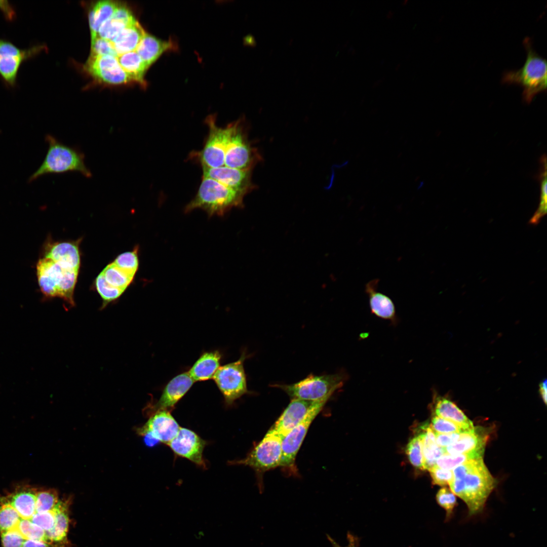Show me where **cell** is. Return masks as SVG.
<instances>
[{
  "mask_svg": "<svg viewBox=\"0 0 547 547\" xmlns=\"http://www.w3.org/2000/svg\"><path fill=\"white\" fill-rule=\"evenodd\" d=\"M22 547H54L51 544L42 540L25 539Z\"/></svg>",
  "mask_w": 547,
  "mask_h": 547,
  "instance_id": "cell-49",
  "label": "cell"
},
{
  "mask_svg": "<svg viewBox=\"0 0 547 547\" xmlns=\"http://www.w3.org/2000/svg\"><path fill=\"white\" fill-rule=\"evenodd\" d=\"M0 532H5L16 528L21 517L10 504L0 502Z\"/></svg>",
  "mask_w": 547,
  "mask_h": 547,
  "instance_id": "cell-36",
  "label": "cell"
},
{
  "mask_svg": "<svg viewBox=\"0 0 547 547\" xmlns=\"http://www.w3.org/2000/svg\"><path fill=\"white\" fill-rule=\"evenodd\" d=\"M430 426L434 432L439 434L463 432L462 429L454 422L434 414Z\"/></svg>",
  "mask_w": 547,
  "mask_h": 547,
  "instance_id": "cell-43",
  "label": "cell"
},
{
  "mask_svg": "<svg viewBox=\"0 0 547 547\" xmlns=\"http://www.w3.org/2000/svg\"><path fill=\"white\" fill-rule=\"evenodd\" d=\"M68 501H60L53 511L55 524L53 528L46 532L48 542L54 547H64L68 543L67 535L69 525Z\"/></svg>",
  "mask_w": 547,
  "mask_h": 547,
  "instance_id": "cell-25",
  "label": "cell"
},
{
  "mask_svg": "<svg viewBox=\"0 0 547 547\" xmlns=\"http://www.w3.org/2000/svg\"><path fill=\"white\" fill-rule=\"evenodd\" d=\"M418 432L417 435L422 441L425 470H429L436 465L438 459L445 454L444 449L437 445L435 433L429 424L422 425Z\"/></svg>",
  "mask_w": 547,
  "mask_h": 547,
  "instance_id": "cell-29",
  "label": "cell"
},
{
  "mask_svg": "<svg viewBox=\"0 0 547 547\" xmlns=\"http://www.w3.org/2000/svg\"><path fill=\"white\" fill-rule=\"evenodd\" d=\"M245 196L213 179L203 177L194 197L185 207L184 212L200 209L209 217L222 216L233 208H243Z\"/></svg>",
  "mask_w": 547,
  "mask_h": 547,
  "instance_id": "cell-3",
  "label": "cell"
},
{
  "mask_svg": "<svg viewBox=\"0 0 547 547\" xmlns=\"http://www.w3.org/2000/svg\"><path fill=\"white\" fill-rule=\"evenodd\" d=\"M540 168L538 178L540 182V202L536 212L530 219L531 224L536 225L541 219L546 214L547 193H546V155L541 156L539 160Z\"/></svg>",
  "mask_w": 547,
  "mask_h": 547,
  "instance_id": "cell-32",
  "label": "cell"
},
{
  "mask_svg": "<svg viewBox=\"0 0 547 547\" xmlns=\"http://www.w3.org/2000/svg\"><path fill=\"white\" fill-rule=\"evenodd\" d=\"M407 3H408V0H404V1H403V2H402V5H403V6H405V5H407Z\"/></svg>",
  "mask_w": 547,
  "mask_h": 547,
  "instance_id": "cell-55",
  "label": "cell"
},
{
  "mask_svg": "<svg viewBox=\"0 0 547 547\" xmlns=\"http://www.w3.org/2000/svg\"><path fill=\"white\" fill-rule=\"evenodd\" d=\"M95 285L97 292L103 300L102 308L109 302L118 299L124 291L108 284L100 273L96 278Z\"/></svg>",
  "mask_w": 547,
  "mask_h": 547,
  "instance_id": "cell-37",
  "label": "cell"
},
{
  "mask_svg": "<svg viewBox=\"0 0 547 547\" xmlns=\"http://www.w3.org/2000/svg\"><path fill=\"white\" fill-rule=\"evenodd\" d=\"M176 48L172 41H162L146 33L135 51L149 68L164 53Z\"/></svg>",
  "mask_w": 547,
  "mask_h": 547,
  "instance_id": "cell-24",
  "label": "cell"
},
{
  "mask_svg": "<svg viewBox=\"0 0 547 547\" xmlns=\"http://www.w3.org/2000/svg\"><path fill=\"white\" fill-rule=\"evenodd\" d=\"M483 458V456L476 453L448 454L445 453L436 461L438 467L451 470L457 466L471 459Z\"/></svg>",
  "mask_w": 547,
  "mask_h": 547,
  "instance_id": "cell-38",
  "label": "cell"
},
{
  "mask_svg": "<svg viewBox=\"0 0 547 547\" xmlns=\"http://www.w3.org/2000/svg\"><path fill=\"white\" fill-rule=\"evenodd\" d=\"M188 372L173 377L164 387L159 399L152 406L153 413L159 410L171 411L194 383Z\"/></svg>",
  "mask_w": 547,
  "mask_h": 547,
  "instance_id": "cell-17",
  "label": "cell"
},
{
  "mask_svg": "<svg viewBox=\"0 0 547 547\" xmlns=\"http://www.w3.org/2000/svg\"><path fill=\"white\" fill-rule=\"evenodd\" d=\"M327 399L315 401L303 419L282 439L280 466L289 474H296L295 459L310 425L322 410Z\"/></svg>",
  "mask_w": 547,
  "mask_h": 547,
  "instance_id": "cell-10",
  "label": "cell"
},
{
  "mask_svg": "<svg viewBox=\"0 0 547 547\" xmlns=\"http://www.w3.org/2000/svg\"><path fill=\"white\" fill-rule=\"evenodd\" d=\"M85 68L95 79L106 84L120 85L132 82L117 58L112 56L90 55Z\"/></svg>",
  "mask_w": 547,
  "mask_h": 547,
  "instance_id": "cell-13",
  "label": "cell"
},
{
  "mask_svg": "<svg viewBox=\"0 0 547 547\" xmlns=\"http://www.w3.org/2000/svg\"><path fill=\"white\" fill-rule=\"evenodd\" d=\"M428 471L434 485L445 486L452 481L453 475L451 470L443 469L436 465Z\"/></svg>",
  "mask_w": 547,
  "mask_h": 547,
  "instance_id": "cell-44",
  "label": "cell"
},
{
  "mask_svg": "<svg viewBox=\"0 0 547 547\" xmlns=\"http://www.w3.org/2000/svg\"><path fill=\"white\" fill-rule=\"evenodd\" d=\"M137 253L138 249L136 248L132 251L122 253L115 259L113 263L119 268L134 278L139 266Z\"/></svg>",
  "mask_w": 547,
  "mask_h": 547,
  "instance_id": "cell-39",
  "label": "cell"
},
{
  "mask_svg": "<svg viewBox=\"0 0 547 547\" xmlns=\"http://www.w3.org/2000/svg\"><path fill=\"white\" fill-rule=\"evenodd\" d=\"M329 540H330V541L331 543H332V545H333V547H341V546H340L339 545H338V544H337V543H336V542H335V541H334V540L333 539H332V538H331V537H329ZM346 547H354V546H346Z\"/></svg>",
  "mask_w": 547,
  "mask_h": 547,
  "instance_id": "cell-52",
  "label": "cell"
},
{
  "mask_svg": "<svg viewBox=\"0 0 547 547\" xmlns=\"http://www.w3.org/2000/svg\"><path fill=\"white\" fill-rule=\"evenodd\" d=\"M394 14H395V13H394V11H393L392 10H390L386 14V18L387 19H391L392 18H393L394 17Z\"/></svg>",
  "mask_w": 547,
  "mask_h": 547,
  "instance_id": "cell-53",
  "label": "cell"
},
{
  "mask_svg": "<svg viewBox=\"0 0 547 547\" xmlns=\"http://www.w3.org/2000/svg\"><path fill=\"white\" fill-rule=\"evenodd\" d=\"M401 66V64L400 63H399V64H397L396 65L395 67V70L396 71H398L400 69Z\"/></svg>",
  "mask_w": 547,
  "mask_h": 547,
  "instance_id": "cell-54",
  "label": "cell"
},
{
  "mask_svg": "<svg viewBox=\"0 0 547 547\" xmlns=\"http://www.w3.org/2000/svg\"><path fill=\"white\" fill-rule=\"evenodd\" d=\"M180 428L171 411L163 410L154 412L138 431L142 436L151 437L168 445L176 437Z\"/></svg>",
  "mask_w": 547,
  "mask_h": 547,
  "instance_id": "cell-16",
  "label": "cell"
},
{
  "mask_svg": "<svg viewBox=\"0 0 547 547\" xmlns=\"http://www.w3.org/2000/svg\"><path fill=\"white\" fill-rule=\"evenodd\" d=\"M78 272L63 268L46 257L37 264L38 281L43 293L48 297H61L71 306L74 305L73 292Z\"/></svg>",
  "mask_w": 547,
  "mask_h": 547,
  "instance_id": "cell-5",
  "label": "cell"
},
{
  "mask_svg": "<svg viewBox=\"0 0 547 547\" xmlns=\"http://www.w3.org/2000/svg\"><path fill=\"white\" fill-rule=\"evenodd\" d=\"M60 500L56 490L48 489L37 490L35 512L44 513L53 511Z\"/></svg>",
  "mask_w": 547,
  "mask_h": 547,
  "instance_id": "cell-34",
  "label": "cell"
},
{
  "mask_svg": "<svg viewBox=\"0 0 547 547\" xmlns=\"http://www.w3.org/2000/svg\"><path fill=\"white\" fill-rule=\"evenodd\" d=\"M146 33L139 22L135 20L119 32L110 42L112 43L119 56L135 51Z\"/></svg>",
  "mask_w": 547,
  "mask_h": 547,
  "instance_id": "cell-28",
  "label": "cell"
},
{
  "mask_svg": "<svg viewBox=\"0 0 547 547\" xmlns=\"http://www.w3.org/2000/svg\"><path fill=\"white\" fill-rule=\"evenodd\" d=\"M48 149L42 165L29 177V182L49 174H60L76 172L87 178L92 173L85 162V155L80 150L66 145L54 136L48 134L45 137Z\"/></svg>",
  "mask_w": 547,
  "mask_h": 547,
  "instance_id": "cell-4",
  "label": "cell"
},
{
  "mask_svg": "<svg viewBox=\"0 0 547 547\" xmlns=\"http://www.w3.org/2000/svg\"><path fill=\"white\" fill-rule=\"evenodd\" d=\"M452 472L453 478L449 484L450 490L466 503L470 515L482 511L496 484L483 458L468 460L455 467Z\"/></svg>",
  "mask_w": 547,
  "mask_h": 547,
  "instance_id": "cell-1",
  "label": "cell"
},
{
  "mask_svg": "<svg viewBox=\"0 0 547 547\" xmlns=\"http://www.w3.org/2000/svg\"><path fill=\"white\" fill-rule=\"evenodd\" d=\"M539 392L543 402L546 404L547 393V381L546 379H544L540 382L539 384Z\"/></svg>",
  "mask_w": 547,
  "mask_h": 547,
  "instance_id": "cell-50",
  "label": "cell"
},
{
  "mask_svg": "<svg viewBox=\"0 0 547 547\" xmlns=\"http://www.w3.org/2000/svg\"><path fill=\"white\" fill-rule=\"evenodd\" d=\"M346 377L344 373L322 375L310 374L293 384H275L272 386L284 390L291 399L317 401L329 400L337 389L342 386Z\"/></svg>",
  "mask_w": 547,
  "mask_h": 547,
  "instance_id": "cell-6",
  "label": "cell"
},
{
  "mask_svg": "<svg viewBox=\"0 0 547 547\" xmlns=\"http://www.w3.org/2000/svg\"><path fill=\"white\" fill-rule=\"evenodd\" d=\"M523 44L527 54L524 65L519 69L504 71L501 81L522 87L523 100L529 104L537 94L546 91L547 64L546 59L533 49L529 37H525Z\"/></svg>",
  "mask_w": 547,
  "mask_h": 547,
  "instance_id": "cell-2",
  "label": "cell"
},
{
  "mask_svg": "<svg viewBox=\"0 0 547 547\" xmlns=\"http://www.w3.org/2000/svg\"><path fill=\"white\" fill-rule=\"evenodd\" d=\"M119 4L112 1H103L93 6L89 14L91 38L97 36L101 25L111 17Z\"/></svg>",
  "mask_w": 547,
  "mask_h": 547,
  "instance_id": "cell-31",
  "label": "cell"
},
{
  "mask_svg": "<svg viewBox=\"0 0 547 547\" xmlns=\"http://www.w3.org/2000/svg\"><path fill=\"white\" fill-rule=\"evenodd\" d=\"M16 528L25 539L42 540L48 542L46 532L29 519H21Z\"/></svg>",
  "mask_w": 547,
  "mask_h": 547,
  "instance_id": "cell-40",
  "label": "cell"
},
{
  "mask_svg": "<svg viewBox=\"0 0 547 547\" xmlns=\"http://www.w3.org/2000/svg\"><path fill=\"white\" fill-rule=\"evenodd\" d=\"M229 124L230 130L224 166L240 170H252L262 160V157L249 139L245 121L242 118Z\"/></svg>",
  "mask_w": 547,
  "mask_h": 547,
  "instance_id": "cell-7",
  "label": "cell"
},
{
  "mask_svg": "<svg viewBox=\"0 0 547 547\" xmlns=\"http://www.w3.org/2000/svg\"><path fill=\"white\" fill-rule=\"evenodd\" d=\"M488 437V429L482 426H474L471 429L461 432L456 442L444 448L445 453H476L483 456Z\"/></svg>",
  "mask_w": 547,
  "mask_h": 547,
  "instance_id": "cell-18",
  "label": "cell"
},
{
  "mask_svg": "<svg viewBox=\"0 0 547 547\" xmlns=\"http://www.w3.org/2000/svg\"><path fill=\"white\" fill-rule=\"evenodd\" d=\"M25 540L16 528L1 533L2 547H22Z\"/></svg>",
  "mask_w": 547,
  "mask_h": 547,
  "instance_id": "cell-46",
  "label": "cell"
},
{
  "mask_svg": "<svg viewBox=\"0 0 547 547\" xmlns=\"http://www.w3.org/2000/svg\"><path fill=\"white\" fill-rule=\"evenodd\" d=\"M209 129L208 135L203 148L191 154L202 167L217 168L224 165L225 153L228 143L230 127H219L216 117L210 115L205 121Z\"/></svg>",
  "mask_w": 547,
  "mask_h": 547,
  "instance_id": "cell-9",
  "label": "cell"
},
{
  "mask_svg": "<svg viewBox=\"0 0 547 547\" xmlns=\"http://www.w3.org/2000/svg\"><path fill=\"white\" fill-rule=\"evenodd\" d=\"M246 357L243 352L237 361L220 366L213 378L227 406L248 393L244 368Z\"/></svg>",
  "mask_w": 547,
  "mask_h": 547,
  "instance_id": "cell-11",
  "label": "cell"
},
{
  "mask_svg": "<svg viewBox=\"0 0 547 547\" xmlns=\"http://www.w3.org/2000/svg\"><path fill=\"white\" fill-rule=\"evenodd\" d=\"M406 453L411 464L415 468L425 470L420 437L416 435L412 438L406 448Z\"/></svg>",
  "mask_w": 547,
  "mask_h": 547,
  "instance_id": "cell-35",
  "label": "cell"
},
{
  "mask_svg": "<svg viewBox=\"0 0 547 547\" xmlns=\"http://www.w3.org/2000/svg\"><path fill=\"white\" fill-rule=\"evenodd\" d=\"M433 414L450 420L458 425L463 431L472 429L473 422L449 398L434 393L432 404Z\"/></svg>",
  "mask_w": 547,
  "mask_h": 547,
  "instance_id": "cell-21",
  "label": "cell"
},
{
  "mask_svg": "<svg viewBox=\"0 0 547 547\" xmlns=\"http://www.w3.org/2000/svg\"><path fill=\"white\" fill-rule=\"evenodd\" d=\"M32 523L38 526L46 532L51 530L55 524V514L53 511L36 513L29 519Z\"/></svg>",
  "mask_w": 547,
  "mask_h": 547,
  "instance_id": "cell-45",
  "label": "cell"
},
{
  "mask_svg": "<svg viewBox=\"0 0 547 547\" xmlns=\"http://www.w3.org/2000/svg\"><path fill=\"white\" fill-rule=\"evenodd\" d=\"M221 355L218 350L205 352L188 371L195 381H202L212 379L220 367Z\"/></svg>",
  "mask_w": 547,
  "mask_h": 547,
  "instance_id": "cell-26",
  "label": "cell"
},
{
  "mask_svg": "<svg viewBox=\"0 0 547 547\" xmlns=\"http://www.w3.org/2000/svg\"><path fill=\"white\" fill-rule=\"evenodd\" d=\"M460 433L461 432L448 434H439L435 433L437 444L439 446L442 448H445L451 445L458 440L460 437Z\"/></svg>",
  "mask_w": 547,
  "mask_h": 547,
  "instance_id": "cell-47",
  "label": "cell"
},
{
  "mask_svg": "<svg viewBox=\"0 0 547 547\" xmlns=\"http://www.w3.org/2000/svg\"><path fill=\"white\" fill-rule=\"evenodd\" d=\"M101 273L108 284L124 291L134 279L113 262L107 265Z\"/></svg>",
  "mask_w": 547,
  "mask_h": 547,
  "instance_id": "cell-33",
  "label": "cell"
},
{
  "mask_svg": "<svg viewBox=\"0 0 547 547\" xmlns=\"http://www.w3.org/2000/svg\"><path fill=\"white\" fill-rule=\"evenodd\" d=\"M378 279L371 280L365 285L372 314L382 319L395 322L397 320L396 307L392 299L378 291Z\"/></svg>",
  "mask_w": 547,
  "mask_h": 547,
  "instance_id": "cell-20",
  "label": "cell"
},
{
  "mask_svg": "<svg viewBox=\"0 0 547 547\" xmlns=\"http://www.w3.org/2000/svg\"><path fill=\"white\" fill-rule=\"evenodd\" d=\"M0 10L8 20L12 21L16 18V11L8 1H0Z\"/></svg>",
  "mask_w": 547,
  "mask_h": 547,
  "instance_id": "cell-48",
  "label": "cell"
},
{
  "mask_svg": "<svg viewBox=\"0 0 547 547\" xmlns=\"http://www.w3.org/2000/svg\"><path fill=\"white\" fill-rule=\"evenodd\" d=\"M117 59L132 82L145 85L144 76L148 68L135 51L121 55Z\"/></svg>",
  "mask_w": 547,
  "mask_h": 547,
  "instance_id": "cell-30",
  "label": "cell"
},
{
  "mask_svg": "<svg viewBox=\"0 0 547 547\" xmlns=\"http://www.w3.org/2000/svg\"><path fill=\"white\" fill-rule=\"evenodd\" d=\"M206 441L191 429L180 427L176 437L168 445L180 457L186 458L198 466L206 469L203 451Z\"/></svg>",
  "mask_w": 547,
  "mask_h": 547,
  "instance_id": "cell-14",
  "label": "cell"
},
{
  "mask_svg": "<svg viewBox=\"0 0 547 547\" xmlns=\"http://www.w3.org/2000/svg\"><path fill=\"white\" fill-rule=\"evenodd\" d=\"M436 500L438 504L446 511V519L450 518L457 505L455 494L450 489L444 487L437 492Z\"/></svg>",
  "mask_w": 547,
  "mask_h": 547,
  "instance_id": "cell-41",
  "label": "cell"
},
{
  "mask_svg": "<svg viewBox=\"0 0 547 547\" xmlns=\"http://www.w3.org/2000/svg\"><path fill=\"white\" fill-rule=\"evenodd\" d=\"M135 20L130 9L120 4L111 17L101 25L97 36L111 41L119 32Z\"/></svg>",
  "mask_w": 547,
  "mask_h": 547,
  "instance_id": "cell-27",
  "label": "cell"
},
{
  "mask_svg": "<svg viewBox=\"0 0 547 547\" xmlns=\"http://www.w3.org/2000/svg\"><path fill=\"white\" fill-rule=\"evenodd\" d=\"M42 48L41 46H34L21 49L10 41L0 38V77L5 83L9 87H15L21 65L34 56Z\"/></svg>",
  "mask_w": 547,
  "mask_h": 547,
  "instance_id": "cell-12",
  "label": "cell"
},
{
  "mask_svg": "<svg viewBox=\"0 0 547 547\" xmlns=\"http://www.w3.org/2000/svg\"><path fill=\"white\" fill-rule=\"evenodd\" d=\"M282 437L269 429L263 438L243 459L229 461L230 465L249 466L261 474L280 466Z\"/></svg>",
  "mask_w": 547,
  "mask_h": 547,
  "instance_id": "cell-8",
  "label": "cell"
},
{
  "mask_svg": "<svg viewBox=\"0 0 547 547\" xmlns=\"http://www.w3.org/2000/svg\"><path fill=\"white\" fill-rule=\"evenodd\" d=\"M45 257L51 259L63 268L79 270L81 258L77 243L69 242L56 243L49 248Z\"/></svg>",
  "mask_w": 547,
  "mask_h": 547,
  "instance_id": "cell-23",
  "label": "cell"
},
{
  "mask_svg": "<svg viewBox=\"0 0 547 547\" xmlns=\"http://www.w3.org/2000/svg\"><path fill=\"white\" fill-rule=\"evenodd\" d=\"M202 167L203 177L213 179L246 196L257 187L252 180V170H240L224 165L217 168Z\"/></svg>",
  "mask_w": 547,
  "mask_h": 547,
  "instance_id": "cell-15",
  "label": "cell"
},
{
  "mask_svg": "<svg viewBox=\"0 0 547 547\" xmlns=\"http://www.w3.org/2000/svg\"><path fill=\"white\" fill-rule=\"evenodd\" d=\"M91 55H110L116 58L118 56L112 43L98 36L91 38Z\"/></svg>",
  "mask_w": 547,
  "mask_h": 547,
  "instance_id": "cell-42",
  "label": "cell"
},
{
  "mask_svg": "<svg viewBox=\"0 0 547 547\" xmlns=\"http://www.w3.org/2000/svg\"><path fill=\"white\" fill-rule=\"evenodd\" d=\"M36 491L37 490L30 486H20L0 498V502L10 504L22 519H30L36 512Z\"/></svg>",
  "mask_w": 547,
  "mask_h": 547,
  "instance_id": "cell-22",
  "label": "cell"
},
{
  "mask_svg": "<svg viewBox=\"0 0 547 547\" xmlns=\"http://www.w3.org/2000/svg\"><path fill=\"white\" fill-rule=\"evenodd\" d=\"M315 401L291 399L270 429L284 438L305 417Z\"/></svg>",
  "mask_w": 547,
  "mask_h": 547,
  "instance_id": "cell-19",
  "label": "cell"
},
{
  "mask_svg": "<svg viewBox=\"0 0 547 547\" xmlns=\"http://www.w3.org/2000/svg\"><path fill=\"white\" fill-rule=\"evenodd\" d=\"M384 78L380 79L378 80L377 81H376L373 84V86H372L373 88H374L378 87L380 85H381L384 82Z\"/></svg>",
  "mask_w": 547,
  "mask_h": 547,
  "instance_id": "cell-51",
  "label": "cell"
}]
</instances>
